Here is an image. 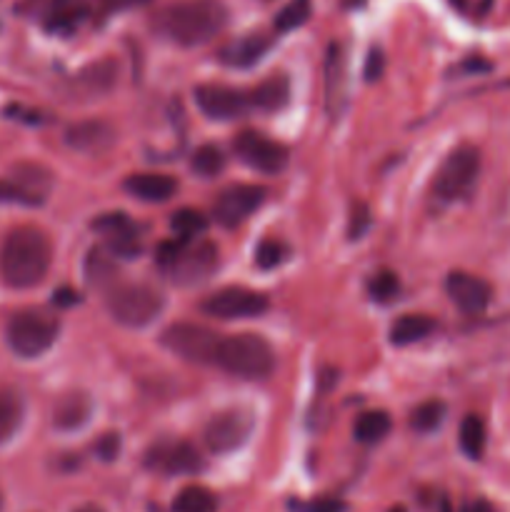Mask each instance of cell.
Returning a JSON list of instances; mask_svg holds the SVG:
<instances>
[{
    "label": "cell",
    "mask_w": 510,
    "mask_h": 512,
    "mask_svg": "<svg viewBox=\"0 0 510 512\" xmlns=\"http://www.w3.org/2000/svg\"><path fill=\"white\" fill-rule=\"evenodd\" d=\"M228 25V8L223 0H178L163 8L155 28L173 43L195 48L213 40Z\"/></svg>",
    "instance_id": "1"
},
{
    "label": "cell",
    "mask_w": 510,
    "mask_h": 512,
    "mask_svg": "<svg viewBox=\"0 0 510 512\" xmlns=\"http://www.w3.org/2000/svg\"><path fill=\"white\" fill-rule=\"evenodd\" d=\"M53 248L43 230L15 228L0 245V278L10 288H33L48 275Z\"/></svg>",
    "instance_id": "2"
},
{
    "label": "cell",
    "mask_w": 510,
    "mask_h": 512,
    "mask_svg": "<svg viewBox=\"0 0 510 512\" xmlns=\"http://www.w3.org/2000/svg\"><path fill=\"white\" fill-rule=\"evenodd\" d=\"M215 365L240 380H265L275 370V350L263 335L235 333L220 338Z\"/></svg>",
    "instance_id": "3"
},
{
    "label": "cell",
    "mask_w": 510,
    "mask_h": 512,
    "mask_svg": "<svg viewBox=\"0 0 510 512\" xmlns=\"http://www.w3.org/2000/svg\"><path fill=\"white\" fill-rule=\"evenodd\" d=\"M158 260L168 270L170 280L183 288L200 285L218 270L220 253L218 245L210 240H170L158 250Z\"/></svg>",
    "instance_id": "4"
},
{
    "label": "cell",
    "mask_w": 510,
    "mask_h": 512,
    "mask_svg": "<svg viewBox=\"0 0 510 512\" xmlns=\"http://www.w3.org/2000/svg\"><path fill=\"white\" fill-rule=\"evenodd\" d=\"M60 333L58 315L45 308H28L15 313L5 328V340L18 358H40L53 348Z\"/></svg>",
    "instance_id": "5"
},
{
    "label": "cell",
    "mask_w": 510,
    "mask_h": 512,
    "mask_svg": "<svg viewBox=\"0 0 510 512\" xmlns=\"http://www.w3.org/2000/svg\"><path fill=\"white\" fill-rule=\"evenodd\" d=\"M105 308L115 323L125 328H145L165 308L163 295L143 283H115L105 293Z\"/></svg>",
    "instance_id": "6"
},
{
    "label": "cell",
    "mask_w": 510,
    "mask_h": 512,
    "mask_svg": "<svg viewBox=\"0 0 510 512\" xmlns=\"http://www.w3.org/2000/svg\"><path fill=\"white\" fill-rule=\"evenodd\" d=\"M480 175V153L473 145H458L445 155L433 178V190L445 203L465 200L473 193Z\"/></svg>",
    "instance_id": "7"
},
{
    "label": "cell",
    "mask_w": 510,
    "mask_h": 512,
    "mask_svg": "<svg viewBox=\"0 0 510 512\" xmlns=\"http://www.w3.org/2000/svg\"><path fill=\"white\" fill-rule=\"evenodd\" d=\"M223 335L215 330L205 328V325L195 323H175L163 330L160 343L178 358L188 360L195 365H215V355H218V345Z\"/></svg>",
    "instance_id": "8"
},
{
    "label": "cell",
    "mask_w": 510,
    "mask_h": 512,
    "mask_svg": "<svg viewBox=\"0 0 510 512\" xmlns=\"http://www.w3.org/2000/svg\"><path fill=\"white\" fill-rule=\"evenodd\" d=\"M270 308L268 295L250 288H220L200 303V310L218 320L260 318Z\"/></svg>",
    "instance_id": "9"
},
{
    "label": "cell",
    "mask_w": 510,
    "mask_h": 512,
    "mask_svg": "<svg viewBox=\"0 0 510 512\" xmlns=\"http://www.w3.org/2000/svg\"><path fill=\"white\" fill-rule=\"evenodd\" d=\"M255 418L250 410L245 408H230L223 413L213 415L210 423L205 425V445H208L213 453L225 455L233 453V450L243 448L245 440L253 433Z\"/></svg>",
    "instance_id": "10"
},
{
    "label": "cell",
    "mask_w": 510,
    "mask_h": 512,
    "mask_svg": "<svg viewBox=\"0 0 510 512\" xmlns=\"http://www.w3.org/2000/svg\"><path fill=\"white\" fill-rule=\"evenodd\" d=\"M235 155L243 160L248 168L258 170V173L275 175L288 165V148L280 145L278 140H270L268 135L258 133V130H243L233 143Z\"/></svg>",
    "instance_id": "11"
},
{
    "label": "cell",
    "mask_w": 510,
    "mask_h": 512,
    "mask_svg": "<svg viewBox=\"0 0 510 512\" xmlns=\"http://www.w3.org/2000/svg\"><path fill=\"white\" fill-rule=\"evenodd\" d=\"M145 468L163 475H195L203 470V455L185 440H160L145 453Z\"/></svg>",
    "instance_id": "12"
},
{
    "label": "cell",
    "mask_w": 510,
    "mask_h": 512,
    "mask_svg": "<svg viewBox=\"0 0 510 512\" xmlns=\"http://www.w3.org/2000/svg\"><path fill=\"white\" fill-rule=\"evenodd\" d=\"M263 200L265 190L258 185H230L215 200L213 215L225 228H235V225L245 223L263 205Z\"/></svg>",
    "instance_id": "13"
},
{
    "label": "cell",
    "mask_w": 510,
    "mask_h": 512,
    "mask_svg": "<svg viewBox=\"0 0 510 512\" xmlns=\"http://www.w3.org/2000/svg\"><path fill=\"white\" fill-rule=\"evenodd\" d=\"M195 103L210 120H238L250 108L248 95L243 90L228 88V85H198Z\"/></svg>",
    "instance_id": "14"
},
{
    "label": "cell",
    "mask_w": 510,
    "mask_h": 512,
    "mask_svg": "<svg viewBox=\"0 0 510 512\" xmlns=\"http://www.w3.org/2000/svg\"><path fill=\"white\" fill-rule=\"evenodd\" d=\"M93 228L103 235L105 248H108L115 258H138L140 250H143L138 228L130 223V218L125 213L100 215L93 223Z\"/></svg>",
    "instance_id": "15"
},
{
    "label": "cell",
    "mask_w": 510,
    "mask_h": 512,
    "mask_svg": "<svg viewBox=\"0 0 510 512\" xmlns=\"http://www.w3.org/2000/svg\"><path fill=\"white\" fill-rule=\"evenodd\" d=\"M445 290H448L455 308L463 310L465 315L483 313V310H488L490 300H493V288L483 278L473 273H463V270H455V273L448 275Z\"/></svg>",
    "instance_id": "16"
},
{
    "label": "cell",
    "mask_w": 510,
    "mask_h": 512,
    "mask_svg": "<svg viewBox=\"0 0 510 512\" xmlns=\"http://www.w3.org/2000/svg\"><path fill=\"white\" fill-rule=\"evenodd\" d=\"M118 63L113 58H103L98 63L88 65V68L80 70L78 75L70 83L73 90V98L80 100H98L105 98L108 93H113V88L118 85Z\"/></svg>",
    "instance_id": "17"
},
{
    "label": "cell",
    "mask_w": 510,
    "mask_h": 512,
    "mask_svg": "<svg viewBox=\"0 0 510 512\" xmlns=\"http://www.w3.org/2000/svg\"><path fill=\"white\" fill-rule=\"evenodd\" d=\"M65 143L75 153L103 155L115 145V130L105 120H83L65 130Z\"/></svg>",
    "instance_id": "18"
},
{
    "label": "cell",
    "mask_w": 510,
    "mask_h": 512,
    "mask_svg": "<svg viewBox=\"0 0 510 512\" xmlns=\"http://www.w3.org/2000/svg\"><path fill=\"white\" fill-rule=\"evenodd\" d=\"M345 53L340 43H330L325 53V108L330 118H338L345 105Z\"/></svg>",
    "instance_id": "19"
},
{
    "label": "cell",
    "mask_w": 510,
    "mask_h": 512,
    "mask_svg": "<svg viewBox=\"0 0 510 512\" xmlns=\"http://www.w3.org/2000/svg\"><path fill=\"white\" fill-rule=\"evenodd\" d=\"M93 415V400H90L88 393L83 390H70L63 398L55 403L53 408V425L63 433H70V430L83 428L85 423Z\"/></svg>",
    "instance_id": "20"
},
{
    "label": "cell",
    "mask_w": 510,
    "mask_h": 512,
    "mask_svg": "<svg viewBox=\"0 0 510 512\" xmlns=\"http://www.w3.org/2000/svg\"><path fill=\"white\" fill-rule=\"evenodd\" d=\"M123 185L133 198L143 203H165L178 190V180L165 173H133Z\"/></svg>",
    "instance_id": "21"
},
{
    "label": "cell",
    "mask_w": 510,
    "mask_h": 512,
    "mask_svg": "<svg viewBox=\"0 0 510 512\" xmlns=\"http://www.w3.org/2000/svg\"><path fill=\"white\" fill-rule=\"evenodd\" d=\"M270 48V38L263 33H248L238 40H230L228 45H223L218 53L220 63L230 65V68H250V65L258 63Z\"/></svg>",
    "instance_id": "22"
},
{
    "label": "cell",
    "mask_w": 510,
    "mask_h": 512,
    "mask_svg": "<svg viewBox=\"0 0 510 512\" xmlns=\"http://www.w3.org/2000/svg\"><path fill=\"white\" fill-rule=\"evenodd\" d=\"M115 255L110 253L108 248H90L88 255H85V283L95 290H103L108 293L115 283H118V263H115Z\"/></svg>",
    "instance_id": "23"
},
{
    "label": "cell",
    "mask_w": 510,
    "mask_h": 512,
    "mask_svg": "<svg viewBox=\"0 0 510 512\" xmlns=\"http://www.w3.org/2000/svg\"><path fill=\"white\" fill-rule=\"evenodd\" d=\"M290 100V80L283 73L270 75L265 78L258 88L250 93V105H255L263 113H275V110L285 108Z\"/></svg>",
    "instance_id": "24"
},
{
    "label": "cell",
    "mask_w": 510,
    "mask_h": 512,
    "mask_svg": "<svg viewBox=\"0 0 510 512\" xmlns=\"http://www.w3.org/2000/svg\"><path fill=\"white\" fill-rule=\"evenodd\" d=\"M435 330V320L428 315H400L393 325H390V343L405 348V345L420 343V340L428 338Z\"/></svg>",
    "instance_id": "25"
},
{
    "label": "cell",
    "mask_w": 510,
    "mask_h": 512,
    "mask_svg": "<svg viewBox=\"0 0 510 512\" xmlns=\"http://www.w3.org/2000/svg\"><path fill=\"white\" fill-rule=\"evenodd\" d=\"M25 418L23 395L13 388H0V443L15 438Z\"/></svg>",
    "instance_id": "26"
},
{
    "label": "cell",
    "mask_w": 510,
    "mask_h": 512,
    "mask_svg": "<svg viewBox=\"0 0 510 512\" xmlns=\"http://www.w3.org/2000/svg\"><path fill=\"white\" fill-rule=\"evenodd\" d=\"M13 180L15 185L25 190L28 195H33L38 203H43L45 195L50 193L53 188V175L50 170H45L43 165H35V163H20L13 168Z\"/></svg>",
    "instance_id": "27"
},
{
    "label": "cell",
    "mask_w": 510,
    "mask_h": 512,
    "mask_svg": "<svg viewBox=\"0 0 510 512\" xmlns=\"http://www.w3.org/2000/svg\"><path fill=\"white\" fill-rule=\"evenodd\" d=\"M390 428H393V420H390V415L385 410H368V413H363L355 420L353 435L358 443L375 445L388 438Z\"/></svg>",
    "instance_id": "28"
},
{
    "label": "cell",
    "mask_w": 510,
    "mask_h": 512,
    "mask_svg": "<svg viewBox=\"0 0 510 512\" xmlns=\"http://www.w3.org/2000/svg\"><path fill=\"white\" fill-rule=\"evenodd\" d=\"M218 498L203 485H190L183 488L173 500V512H215Z\"/></svg>",
    "instance_id": "29"
},
{
    "label": "cell",
    "mask_w": 510,
    "mask_h": 512,
    "mask_svg": "<svg viewBox=\"0 0 510 512\" xmlns=\"http://www.w3.org/2000/svg\"><path fill=\"white\" fill-rule=\"evenodd\" d=\"M445 413H448V408H445L443 400H425L410 413V428L423 435L435 433L443 425Z\"/></svg>",
    "instance_id": "30"
},
{
    "label": "cell",
    "mask_w": 510,
    "mask_h": 512,
    "mask_svg": "<svg viewBox=\"0 0 510 512\" xmlns=\"http://www.w3.org/2000/svg\"><path fill=\"white\" fill-rule=\"evenodd\" d=\"M460 450H463L470 460L483 458L485 425L478 415H465L463 423H460Z\"/></svg>",
    "instance_id": "31"
},
{
    "label": "cell",
    "mask_w": 510,
    "mask_h": 512,
    "mask_svg": "<svg viewBox=\"0 0 510 512\" xmlns=\"http://www.w3.org/2000/svg\"><path fill=\"white\" fill-rule=\"evenodd\" d=\"M190 168L200 178H215V175L223 173L225 153L218 145H200L193 153V158H190Z\"/></svg>",
    "instance_id": "32"
},
{
    "label": "cell",
    "mask_w": 510,
    "mask_h": 512,
    "mask_svg": "<svg viewBox=\"0 0 510 512\" xmlns=\"http://www.w3.org/2000/svg\"><path fill=\"white\" fill-rule=\"evenodd\" d=\"M205 228H208V218H205L200 210H193V208L178 210V213L170 218V230H173L175 238L180 240L198 238V235L205 233Z\"/></svg>",
    "instance_id": "33"
},
{
    "label": "cell",
    "mask_w": 510,
    "mask_h": 512,
    "mask_svg": "<svg viewBox=\"0 0 510 512\" xmlns=\"http://www.w3.org/2000/svg\"><path fill=\"white\" fill-rule=\"evenodd\" d=\"M368 293L375 303H390V300L398 298L400 293V280L393 270H380L370 278Z\"/></svg>",
    "instance_id": "34"
},
{
    "label": "cell",
    "mask_w": 510,
    "mask_h": 512,
    "mask_svg": "<svg viewBox=\"0 0 510 512\" xmlns=\"http://www.w3.org/2000/svg\"><path fill=\"white\" fill-rule=\"evenodd\" d=\"M310 18V0H293L275 15V30L288 33V30L300 28Z\"/></svg>",
    "instance_id": "35"
},
{
    "label": "cell",
    "mask_w": 510,
    "mask_h": 512,
    "mask_svg": "<svg viewBox=\"0 0 510 512\" xmlns=\"http://www.w3.org/2000/svg\"><path fill=\"white\" fill-rule=\"evenodd\" d=\"M288 255L290 250L285 243H280V240H263L255 248V265L260 270H275L278 265H283L288 260Z\"/></svg>",
    "instance_id": "36"
},
{
    "label": "cell",
    "mask_w": 510,
    "mask_h": 512,
    "mask_svg": "<svg viewBox=\"0 0 510 512\" xmlns=\"http://www.w3.org/2000/svg\"><path fill=\"white\" fill-rule=\"evenodd\" d=\"M368 228H370L368 205H365V203H355L353 210H350V225H348L350 240L363 238L365 230H368Z\"/></svg>",
    "instance_id": "37"
},
{
    "label": "cell",
    "mask_w": 510,
    "mask_h": 512,
    "mask_svg": "<svg viewBox=\"0 0 510 512\" xmlns=\"http://www.w3.org/2000/svg\"><path fill=\"white\" fill-rule=\"evenodd\" d=\"M0 203H18V205H40L33 195L25 193L20 185H15L13 180L8 183H0Z\"/></svg>",
    "instance_id": "38"
},
{
    "label": "cell",
    "mask_w": 510,
    "mask_h": 512,
    "mask_svg": "<svg viewBox=\"0 0 510 512\" xmlns=\"http://www.w3.org/2000/svg\"><path fill=\"white\" fill-rule=\"evenodd\" d=\"M95 453H98V458L105 460V463H113L120 453V435L105 433L103 438L98 440V445H95Z\"/></svg>",
    "instance_id": "39"
},
{
    "label": "cell",
    "mask_w": 510,
    "mask_h": 512,
    "mask_svg": "<svg viewBox=\"0 0 510 512\" xmlns=\"http://www.w3.org/2000/svg\"><path fill=\"white\" fill-rule=\"evenodd\" d=\"M383 68H385L383 50L373 48L368 53V60H365V80H368V83H373V80H380V75H383Z\"/></svg>",
    "instance_id": "40"
},
{
    "label": "cell",
    "mask_w": 510,
    "mask_h": 512,
    "mask_svg": "<svg viewBox=\"0 0 510 512\" xmlns=\"http://www.w3.org/2000/svg\"><path fill=\"white\" fill-rule=\"evenodd\" d=\"M293 510L298 512H343V503L338 500H313V503H293Z\"/></svg>",
    "instance_id": "41"
},
{
    "label": "cell",
    "mask_w": 510,
    "mask_h": 512,
    "mask_svg": "<svg viewBox=\"0 0 510 512\" xmlns=\"http://www.w3.org/2000/svg\"><path fill=\"white\" fill-rule=\"evenodd\" d=\"M150 3V0H100L108 13H120V10H130V8H140V5Z\"/></svg>",
    "instance_id": "42"
},
{
    "label": "cell",
    "mask_w": 510,
    "mask_h": 512,
    "mask_svg": "<svg viewBox=\"0 0 510 512\" xmlns=\"http://www.w3.org/2000/svg\"><path fill=\"white\" fill-rule=\"evenodd\" d=\"M53 300H55V305H60V308H70V305L80 303L78 293H73V290H70V288H60L58 293H55Z\"/></svg>",
    "instance_id": "43"
},
{
    "label": "cell",
    "mask_w": 510,
    "mask_h": 512,
    "mask_svg": "<svg viewBox=\"0 0 510 512\" xmlns=\"http://www.w3.org/2000/svg\"><path fill=\"white\" fill-rule=\"evenodd\" d=\"M460 512H498V510H495L488 500H470V503Z\"/></svg>",
    "instance_id": "44"
},
{
    "label": "cell",
    "mask_w": 510,
    "mask_h": 512,
    "mask_svg": "<svg viewBox=\"0 0 510 512\" xmlns=\"http://www.w3.org/2000/svg\"><path fill=\"white\" fill-rule=\"evenodd\" d=\"M75 512H103L98 508V505H83V508H78Z\"/></svg>",
    "instance_id": "45"
},
{
    "label": "cell",
    "mask_w": 510,
    "mask_h": 512,
    "mask_svg": "<svg viewBox=\"0 0 510 512\" xmlns=\"http://www.w3.org/2000/svg\"><path fill=\"white\" fill-rule=\"evenodd\" d=\"M390 512H408V510H405V508H403V505H395V508H393V510H390Z\"/></svg>",
    "instance_id": "46"
},
{
    "label": "cell",
    "mask_w": 510,
    "mask_h": 512,
    "mask_svg": "<svg viewBox=\"0 0 510 512\" xmlns=\"http://www.w3.org/2000/svg\"><path fill=\"white\" fill-rule=\"evenodd\" d=\"M0 510H3V495H0Z\"/></svg>",
    "instance_id": "47"
}]
</instances>
